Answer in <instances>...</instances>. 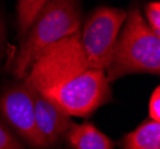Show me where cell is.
<instances>
[{"mask_svg": "<svg viewBox=\"0 0 160 149\" xmlns=\"http://www.w3.org/2000/svg\"><path fill=\"white\" fill-rule=\"evenodd\" d=\"M0 113L35 149H47L36 128L32 94L24 82L7 87L0 95Z\"/></svg>", "mask_w": 160, "mask_h": 149, "instance_id": "5", "label": "cell"}, {"mask_svg": "<svg viewBox=\"0 0 160 149\" xmlns=\"http://www.w3.org/2000/svg\"><path fill=\"white\" fill-rule=\"evenodd\" d=\"M127 12L118 7L100 6L93 10L84 23L80 44L88 66L105 72L112 59L115 43Z\"/></svg>", "mask_w": 160, "mask_h": 149, "instance_id": "4", "label": "cell"}, {"mask_svg": "<svg viewBox=\"0 0 160 149\" xmlns=\"http://www.w3.org/2000/svg\"><path fill=\"white\" fill-rule=\"evenodd\" d=\"M148 112L149 119H153L155 122H160V87L157 86L152 92L148 104Z\"/></svg>", "mask_w": 160, "mask_h": 149, "instance_id": "12", "label": "cell"}, {"mask_svg": "<svg viewBox=\"0 0 160 149\" xmlns=\"http://www.w3.org/2000/svg\"><path fill=\"white\" fill-rule=\"evenodd\" d=\"M147 24L155 35L160 36V2L158 0L149 1L145 6Z\"/></svg>", "mask_w": 160, "mask_h": 149, "instance_id": "10", "label": "cell"}, {"mask_svg": "<svg viewBox=\"0 0 160 149\" xmlns=\"http://www.w3.org/2000/svg\"><path fill=\"white\" fill-rule=\"evenodd\" d=\"M2 38H4V30H2V24H1V21H0V49H1Z\"/></svg>", "mask_w": 160, "mask_h": 149, "instance_id": "13", "label": "cell"}, {"mask_svg": "<svg viewBox=\"0 0 160 149\" xmlns=\"http://www.w3.org/2000/svg\"><path fill=\"white\" fill-rule=\"evenodd\" d=\"M122 149H160V122L147 119L141 123L123 137Z\"/></svg>", "mask_w": 160, "mask_h": 149, "instance_id": "8", "label": "cell"}, {"mask_svg": "<svg viewBox=\"0 0 160 149\" xmlns=\"http://www.w3.org/2000/svg\"><path fill=\"white\" fill-rule=\"evenodd\" d=\"M124 22L107 69L109 84L124 75L160 73V36L148 26L139 7L130 8Z\"/></svg>", "mask_w": 160, "mask_h": 149, "instance_id": "3", "label": "cell"}, {"mask_svg": "<svg viewBox=\"0 0 160 149\" xmlns=\"http://www.w3.org/2000/svg\"><path fill=\"white\" fill-rule=\"evenodd\" d=\"M0 149H25L13 132L0 121Z\"/></svg>", "mask_w": 160, "mask_h": 149, "instance_id": "11", "label": "cell"}, {"mask_svg": "<svg viewBox=\"0 0 160 149\" xmlns=\"http://www.w3.org/2000/svg\"><path fill=\"white\" fill-rule=\"evenodd\" d=\"M47 0H18L17 1V25H18V37L22 41L29 29L31 27L37 14Z\"/></svg>", "mask_w": 160, "mask_h": 149, "instance_id": "9", "label": "cell"}, {"mask_svg": "<svg viewBox=\"0 0 160 149\" xmlns=\"http://www.w3.org/2000/svg\"><path fill=\"white\" fill-rule=\"evenodd\" d=\"M23 82L68 116L88 117L112 99L105 72L88 66L80 32L48 47L32 63Z\"/></svg>", "mask_w": 160, "mask_h": 149, "instance_id": "1", "label": "cell"}, {"mask_svg": "<svg viewBox=\"0 0 160 149\" xmlns=\"http://www.w3.org/2000/svg\"><path fill=\"white\" fill-rule=\"evenodd\" d=\"M71 149H113L115 142L93 124H72L65 136Z\"/></svg>", "mask_w": 160, "mask_h": 149, "instance_id": "7", "label": "cell"}, {"mask_svg": "<svg viewBox=\"0 0 160 149\" xmlns=\"http://www.w3.org/2000/svg\"><path fill=\"white\" fill-rule=\"evenodd\" d=\"M31 94L36 128L47 148L56 146L65 138L67 131L73 124L71 116L40 93L31 91Z\"/></svg>", "mask_w": 160, "mask_h": 149, "instance_id": "6", "label": "cell"}, {"mask_svg": "<svg viewBox=\"0 0 160 149\" xmlns=\"http://www.w3.org/2000/svg\"><path fill=\"white\" fill-rule=\"evenodd\" d=\"M80 0H47L37 14L11 65L17 79H24L32 63L48 47L65 37L80 32Z\"/></svg>", "mask_w": 160, "mask_h": 149, "instance_id": "2", "label": "cell"}]
</instances>
